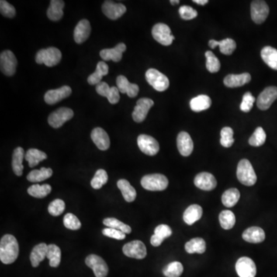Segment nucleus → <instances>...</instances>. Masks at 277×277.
Here are the masks:
<instances>
[{"instance_id":"obj_50","label":"nucleus","mask_w":277,"mask_h":277,"mask_svg":"<svg viewBox=\"0 0 277 277\" xmlns=\"http://www.w3.org/2000/svg\"><path fill=\"white\" fill-rule=\"evenodd\" d=\"M63 224H64L65 227L71 230H80L81 228V223H80V219L73 213H67L64 216Z\"/></svg>"},{"instance_id":"obj_4","label":"nucleus","mask_w":277,"mask_h":277,"mask_svg":"<svg viewBox=\"0 0 277 277\" xmlns=\"http://www.w3.org/2000/svg\"><path fill=\"white\" fill-rule=\"evenodd\" d=\"M141 185L146 190L163 191L168 186L169 181L163 174H150L142 178Z\"/></svg>"},{"instance_id":"obj_36","label":"nucleus","mask_w":277,"mask_h":277,"mask_svg":"<svg viewBox=\"0 0 277 277\" xmlns=\"http://www.w3.org/2000/svg\"><path fill=\"white\" fill-rule=\"evenodd\" d=\"M117 186L123 194V198L128 202H132L136 199V191L134 187L132 186L129 181L126 180H119L117 182Z\"/></svg>"},{"instance_id":"obj_12","label":"nucleus","mask_w":277,"mask_h":277,"mask_svg":"<svg viewBox=\"0 0 277 277\" xmlns=\"http://www.w3.org/2000/svg\"><path fill=\"white\" fill-rule=\"evenodd\" d=\"M270 13V8L265 1L255 0L251 3V18L255 23L265 22Z\"/></svg>"},{"instance_id":"obj_27","label":"nucleus","mask_w":277,"mask_h":277,"mask_svg":"<svg viewBox=\"0 0 277 277\" xmlns=\"http://www.w3.org/2000/svg\"><path fill=\"white\" fill-rule=\"evenodd\" d=\"M209 46L211 49H215L216 46H219V50L223 54L231 55L236 48V42L233 39H223L222 41H216L214 39H211L209 42Z\"/></svg>"},{"instance_id":"obj_34","label":"nucleus","mask_w":277,"mask_h":277,"mask_svg":"<svg viewBox=\"0 0 277 277\" xmlns=\"http://www.w3.org/2000/svg\"><path fill=\"white\" fill-rule=\"evenodd\" d=\"M185 250L189 254H203L206 250V242L199 237L192 239L185 243Z\"/></svg>"},{"instance_id":"obj_33","label":"nucleus","mask_w":277,"mask_h":277,"mask_svg":"<svg viewBox=\"0 0 277 277\" xmlns=\"http://www.w3.org/2000/svg\"><path fill=\"white\" fill-rule=\"evenodd\" d=\"M261 57L268 67L277 70V50L272 46H265L261 50Z\"/></svg>"},{"instance_id":"obj_15","label":"nucleus","mask_w":277,"mask_h":277,"mask_svg":"<svg viewBox=\"0 0 277 277\" xmlns=\"http://www.w3.org/2000/svg\"><path fill=\"white\" fill-rule=\"evenodd\" d=\"M277 99V87H267L257 98V107L261 110H267Z\"/></svg>"},{"instance_id":"obj_8","label":"nucleus","mask_w":277,"mask_h":277,"mask_svg":"<svg viewBox=\"0 0 277 277\" xmlns=\"http://www.w3.org/2000/svg\"><path fill=\"white\" fill-rule=\"evenodd\" d=\"M17 60L10 50H5L0 55V69L4 75L12 77L15 74Z\"/></svg>"},{"instance_id":"obj_9","label":"nucleus","mask_w":277,"mask_h":277,"mask_svg":"<svg viewBox=\"0 0 277 277\" xmlns=\"http://www.w3.org/2000/svg\"><path fill=\"white\" fill-rule=\"evenodd\" d=\"M123 252L126 257L137 260H143L147 254L146 246L140 240H133L126 243L123 247Z\"/></svg>"},{"instance_id":"obj_18","label":"nucleus","mask_w":277,"mask_h":277,"mask_svg":"<svg viewBox=\"0 0 277 277\" xmlns=\"http://www.w3.org/2000/svg\"><path fill=\"white\" fill-rule=\"evenodd\" d=\"M102 10L106 17L112 20H116L126 12V7L123 4L105 1L102 6Z\"/></svg>"},{"instance_id":"obj_40","label":"nucleus","mask_w":277,"mask_h":277,"mask_svg":"<svg viewBox=\"0 0 277 277\" xmlns=\"http://www.w3.org/2000/svg\"><path fill=\"white\" fill-rule=\"evenodd\" d=\"M52 187L49 184L44 185H39V184H34L28 188L27 192L31 196H33L38 199L46 197V195L51 192Z\"/></svg>"},{"instance_id":"obj_46","label":"nucleus","mask_w":277,"mask_h":277,"mask_svg":"<svg viewBox=\"0 0 277 277\" xmlns=\"http://www.w3.org/2000/svg\"><path fill=\"white\" fill-rule=\"evenodd\" d=\"M206 58V69L211 73H217L220 70V62L219 59L211 51L205 53Z\"/></svg>"},{"instance_id":"obj_16","label":"nucleus","mask_w":277,"mask_h":277,"mask_svg":"<svg viewBox=\"0 0 277 277\" xmlns=\"http://www.w3.org/2000/svg\"><path fill=\"white\" fill-rule=\"evenodd\" d=\"M71 93L72 89L69 86H63L56 90L47 91L44 95L45 102L49 105H54L70 96Z\"/></svg>"},{"instance_id":"obj_21","label":"nucleus","mask_w":277,"mask_h":277,"mask_svg":"<svg viewBox=\"0 0 277 277\" xmlns=\"http://www.w3.org/2000/svg\"><path fill=\"white\" fill-rule=\"evenodd\" d=\"M126 45L120 43L112 49H104L101 50L99 55L101 58L105 61L112 60L114 62H119L123 58V53L126 51Z\"/></svg>"},{"instance_id":"obj_51","label":"nucleus","mask_w":277,"mask_h":277,"mask_svg":"<svg viewBox=\"0 0 277 277\" xmlns=\"http://www.w3.org/2000/svg\"><path fill=\"white\" fill-rule=\"evenodd\" d=\"M256 99L251 92H246L243 96V100L240 104V110L244 112H249L254 106Z\"/></svg>"},{"instance_id":"obj_30","label":"nucleus","mask_w":277,"mask_h":277,"mask_svg":"<svg viewBox=\"0 0 277 277\" xmlns=\"http://www.w3.org/2000/svg\"><path fill=\"white\" fill-rule=\"evenodd\" d=\"M65 2L62 0H52L47 10V16L50 20L59 21L63 18Z\"/></svg>"},{"instance_id":"obj_14","label":"nucleus","mask_w":277,"mask_h":277,"mask_svg":"<svg viewBox=\"0 0 277 277\" xmlns=\"http://www.w3.org/2000/svg\"><path fill=\"white\" fill-rule=\"evenodd\" d=\"M154 105V102L149 98H141L136 102L132 116L136 123H142L146 119L149 111Z\"/></svg>"},{"instance_id":"obj_57","label":"nucleus","mask_w":277,"mask_h":277,"mask_svg":"<svg viewBox=\"0 0 277 277\" xmlns=\"http://www.w3.org/2000/svg\"><path fill=\"white\" fill-rule=\"evenodd\" d=\"M193 2L198 4V5H204L207 4L209 1L208 0H193Z\"/></svg>"},{"instance_id":"obj_32","label":"nucleus","mask_w":277,"mask_h":277,"mask_svg":"<svg viewBox=\"0 0 277 277\" xmlns=\"http://www.w3.org/2000/svg\"><path fill=\"white\" fill-rule=\"evenodd\" d=\"M211 104H212V100L206 95H199L194 97L189 102L191 109L196 112L206 110L210 107Z\"/></svg>"},{"instance_id":"obj_45","label":"nucleus","mask_w":277,"mask_h":277,"mask_svg":"<svg viewBox=\"0 0 277 277\" xmlns=\"http://www.w3.org/2000/svg\"><path fill=\"white\" fill-rule=\"evenodd\" d=\"M108 174L105 170L100 169L97 170L95 176L91 181V185L95 189H99L102 188V185H105L108 182Z\"/></svg>"},{"instance_id":"obj_49","label":"nucleus","mask_w":277,"mask_h":277,"mask_svg":"<svg viewBox=\"0 0 277 277\" xmlns=\"http://www.w3.org/2000/svg\"><path fill=\"white\" fill-rule=\"evenodd\" d=\"M65 209H66V204L64 201L56 199L50 202L48 207V211L52 216H58L64 212Z\"/></svg>"},{"instance_id":"obj_19","label":"nucleus","mask_w":277,"mask_h":277,"mask_svg":"<svg viewBox=\"0 0 277 277\" xmlns=\"http://www.w3.org/2000/svg\"><path fill=\"white\" fill-rule=\"evenodd\" d=\"M97 93L106 97L111 104H116L120 99L119 91L117 87H110L106 83L101 82L95 87Z\"/></svg>"},{"instance_id":"obj_48","label":"nucleus","mask_w":277,"mask_h":277,"mask_svg":"<svg viewBox=\"0 0 277 277\" xmlns=\"http://www.w3.org/2000/svg\"><path fill=\"white\" fill-rule=\"evenodd\" d=\"M221 139H220V143L223 147L229 148L234 143V139H233V130L232 128L226 127L223 128L221 130Z\"/></svg>"},{"instance_id":"obj_13","label":"nucleus","mask_w":277,"mask_h":277,"mask_svg":"<svg viewBox=\"0 0 277 277\" xmlns=\"http://www.w3.org/2000/svg\"><path fill=\"white\" fill-rule=\"evenodd\" d=\"M236 271L240 277H255L257 275V267L252 259L243 257L237 260Z\"/></svg>"},{"instance_id":"obj_22","label":"nucleus","mask_w":277,"mask_h":277,"mask_svg":"<svg viewBox=\"0 0 277 277\" xmlns=\"http://www.w3.org/2000/svg\"><path fill=\"white\" fill-rule=\"evenodd\" d=\"M91 138L95 146L102 151L107 150L110 146V140L107 133L100 127H96L91 133Z\"/></svg>"},{"instance_id":"obj_2","label":"nucleus","mask_w":277,"mask_h":277,"mask_svg":"<svg viewBox=\"0 0 277 277\" xmlns=\"http://www.w3.org/2000/svg\"><path fill=\"white\" fill-rule=\"evenodd\" d=\"M236 177L242 184L247 186L254 185L257 181V174L254 171V167L247 159H243L239 163L236 170Z\"/></svg>"},{"instance_id":"obj_54","label":"nucleus","mask_w":277,"mask_h":277,"mask_svg":"<svg viewBox=\"0 0 277 277\" xmlns=\"http://www.w3.org/2000/svg\"><path fill=\"white\" fill-rule=\"evenodd\" d=\"M102 234L107 236L109 238L115 239V240H123L126 238V233L120 230H116L113 228H105L102 230Z\"/></svg>"},{"instance_id":"obj_26","label":"nucleus","mask_w":277,"mask_h":277,"mask_svg":"<svg viewBox=\"0 0 277 277\" xmlns=\"http://www.w3.org/2000/svg\"><path fill=\"white\" fill-rule=\"evenodd\" d=\"M243 239L250 243H260L265 240L266 234L262 228L252 226L243 233Z\"/></svg>"},{"instance_id":"obj_25","label":"nucleus","mask_w":277,"mask_h":277,"mask_svg":"<svg viewBox=\"0 0 277 277\" xmlns=\"http://www.w3.org/2000/svg\"><path fill=\"white\" fill-rule=\"evenodd\" d=\"M250 81H251V76L250 73H244L238 75L230 74L226 76L223 80V83L224 85L229 88H236V87H243Z\"/></svg>"},{"instance_id":"obj_3","label":"nucleus","mask_w":277,"mask_h":277,"mask_svg":"<svg viewBox=\"0 0 277 277\" xmlns=\"http://www.w3.org/2000/svg\"><path fill=\"white\" fill-rule=\"evenodd\" d=\"M61 59V51L56 47L40 50L36 56V62L38 64H45L49 67H55L59 64Z\"/></svg>"},{"instance_id":"obj_53","label":"nucleus","mask_w":277,"mask_h":277,"mask_svg":"<svg viewBox=\"0 0 277 277\" xmlns=\"http://www.w3.org/2000/svg\"><path fill=\"white\" fill-rule=\"evenodd\" d=\"M0 12L3 16L7 18H13L15 15V9L13 5L5 0H1L0 2Z\"/></svg>"},{"instance_id":"obj_44","label":"nucleus","mask_w":277,"mask_h":277,"mask_svg":"<svg viewBox=\"0 0 277 277\" xmlns=\"http://www.w3.org/2000/svg\"><path fill=\"white\" fill-rule=\"evenodd\" d=\"M103 224L107 227L120 230L126 234H129L132 232L131 227L129 225L125 224L116 218H105L103 220Z\"/></svg>"},{"instance_id":"obj_47","label":"nucleus","mask_w":277,"mask_h":277,"mask_svg":"<svg viewBox=\"0 0 277 277\" xmlns=\"http://www.w3.org/2000/svg\"><path fill=\"white\" fill-rule=\"evenodd\" d=\"M267 139V135L262 127H258L256 129L254 134L252 135L251 137L249 140V143L252 146H260L264 145Z\"/></svg>"},{"instance_id":"obj_31","label":"nucleus","mask_w":277,"mask_h":277,"mask_svg":"<svg viewBox=\"0 0 277 277\" xmlns=\"http://www.w3.org/2000/svg\"><path fill=\"white\" fill-rule=\"evenodd\" d=\"M25 155H26V153H25V151L22 147H17V148L15 149L13 155H12V170H13L14 174L18 177H21L22 175V172H23L24 167L22 161H23V159L25 158Z\"/></svg>"},{"instance_id":"obj_43","label":"nucleus","mask_w":277,"mask_h":277,"mask_svg":"<svg viewBox=\"0 0 277 277\" xmlns=\"http://www.w3.org/2000/svg\"><path fill=\"white\" fill-rule=\"evenodd\" d=\"M163 273L166 277H180L184 273V266L177 261L170 263L164 267Z\"/></svg>"},{"instance_id":"obj_39","label":"nucleus","mask_w":277,"mask_h":277,"mask_svg":"<svg viewBox=\"0 0 277 277\" xmlns=\"http://www.w3.org/2000/svg\"><path fill=\"white\" fill-rule=\"evenodd\" d=\"M240 198V192L236 188H231L223 192L222 195V202L226 207H233L238 202Z\"/></svg>"},{"instance_id":"obj_35","label":"nucleus","mask_w":277,"mask_h":277,"mask_svg":"<svg viewBox=\"0 0 277 277\" xmlns=\"http://www.w3.org/2000/svg\"><path fill=\"white\" fill-rule=\"evenodd\" d=\"M108 73H109L108 65L104 62H99L97 64L95 73H92L88 77L89 84L91 85H98L99 83L102 82L101 80H102V77L107 75Z\"/></svg>"},{"instance_id":"obj_28","label":"nucleus","mask_w":277,"mask_h":277,"mask_svg":"<svg viewBox=\"0 0 277 277\" xmlns=\"http://www.w3.org/2000/svg\"><path fill=\"white\" fill-rule=\"evenodd\" d=\"M202 216V209L197 204H193L187 207L184 213V220L187 225H191L197 222Z\"/></svg>"},{"instance_id":"obj_42","label":"nucleus","mask_w":277,"mask_h":277,"mask_svg":"<svg viewBox=\"0 0 277 277\" xmlns=\"http://www.w3.org/2000/svg\"><path fill=\"white\" fill-rule=\"evenodd\" d=\"M219 223L224 230H231L236 223V216L230 210H223L219 213Z\"/></svg>"},{"instance_id":"obj_10","label":"nucleus","mask_w":277,"mask_h":277,"mask_svg":"<svg viewBox=\"0 0 277 277\" xmlns=\"http://www.w3.org/2000/svg\"><path fill=\"white\" fill-rule=\"evenodd\" d=\"M87 267L92 269L95 277H105L109 272L107 264L103 259L95 254H91L86 259Z\"/></svg>"},{"instance_id":"obj_17","label":"nucleus","mask_w":277,"mask_h":277,"mask_svg":"<svg viewBox=\"0 0 277 277\" xmlns=\"http://www.w3.org/2000/svg\"><path fill=\"white\" fill-rule=\"evenodd\" d=\"M194 184L195 186L202 190L211 191L216 188L217 181L213 174L202 172L197 174L195 177Z\"/></svg>"},{"instance_id":"obj_56","label":"nucleus","mask_w":277,"mask_h":277,"mask_svg":"<svg viewBox=\"0 0 277 277\" xmlns=\"http://www.w3.org/2000/svg\"><path fill=\"white\" fill-rule=\"evenodd\" d=\"M164 241V240H162V239L158 237L157 235L155 234H153V236H151V239H150V243H151L152 245L156 247H160L162 243Z\"/></svg>"},{"instance_id":"obj_55","label":"nucleus","mask_w":277,"mask_h":277,"mask_svg":"<svg viewBox=\"0 0 277 277\" xmlns=\"http://www.w3.org/2000/svg\"><path fill=\"white\" fill-rule=\"evenodd\" d=\"M172 233L173 232L171 228L168 225L166 224L159 225L154 230V234L157 235L158 237L164 240L170 237L172 235Z\"/></svg>"},{"instance_id":"obj_52","label":"nucleus","mask_w":277,"mask_h":277,"mask_svg":"<svg viewBox=\"0 0 277 277\" xmlns=\"http://www.w3.org/2000/svg\"><path fill=\"white\" fill-rule=\"evenodd\" d=\"M179 13L181 15V17L185 20H191L195 19L197 16V11L195 10L189 5H183L179 9Z\"/></svg>"},{"instance_id":"obj_7","label":"nucleus","mask_w":277,"mask_h":277,"mask_svg":"<svg viewBox=\"0 0 277 277\" xmlns=\"http://www.w3.org/2000/svg\"><path fill=\"white\" fill-rule=\"evenodd\" d=\"M74 116V112L70 108L61 107L50 114L48 118V123L55 129L61 127L67 121Z\"/></svg>"},{"instance_id":"obj_11","label":"nucleus","mask_w":277,"mask_h":277,"mask_svg":"<svg viewBox=\"0 0 277 277\" xmlns=\"http://www.w3.org/2000/svg\"><path fill=\"white\" fill-rule=\"evenodd\" d=\"M137 144L143 153L148 156H155L160 150V145L156 139L149 135L141 134L138 136Z\"/></svg>"},{"instance_id":"obj_58","label":"nucleus","mask_w":277,"mask_h":277,"mask_svg":"<svg viewBox=\"0 0 277 277\" xmlns=\"http://www.w3.org/2000/svg\"><path fill=\"white\" fill-rule=\"evenodd\" d=\"M170 3L172 4V5H177V4L180 3V1L179 0H171Z\"/></svg>"},{"instance_id":"obj_5","label":"nucleus","mask_w":277,"mask_h":277,"mask_svg":"<svg viewBox=\"0 0 277 277\" xmlns=\"http://www.w3.org/2000/svg\"><path fill=\"white\" fill-rule=\"evenodd\" d=\"M146 80L150 86L159 92H164L170 87V80L167 76L155 69H150L146 71Z\"/></svg>"},{"instance_id":"obj_23","label":"nucleus","mask_w":277,"mask_h":277,"mask_svg":"<svg viewBox=\"0 0 277 277\" xmlns=\"http://www.w3.org/2000/svg\"><path fill=\"white\" fill-rule=\"evenodd\" d=\"M116 85L118 90L122 93H126L130 98H134L139 93L140 88L139 86L129 82L124 76H119L116 79Z\"/></svg>"},{"instance_id":"obj_20","label":"nucleus","mask_w":277,"mask_h":277,"mask_svg":"<svg viewBox=\"0 0 277 277\" xmlns=\"http://www.w3.org/2000/svg\"><path fill=\"white\" fill-rule=\"evenodd\" d=\"M177 148L184 157H189L193 150V142L189 133L181 132L177 136Z\"/></svg>"},{"instance_id":"obj_41","label":"nucleus","mask_w":277,"mask_h":277,"mask_svg":"<svg viewBox=\"0 0 277 277\" xmlns=\"http://www.w3.org/2000/svg\"><path fill=\"white\" fill-rule=\"evenodd\" d=\"M46 258L50 260V265L52 267H58L61 262V250L55 244L48 245Z\"/></svg>"},{"instance_id":"obj_6","label":"nucleus","mask_w":277,"mask_h":277,"mask_svg":"<svg viewBox=\"0 0 277 277\" xmlns=\"http://www.w3.org/2000/svg\"><path fill=\"white\" fill-rule=\"evenodd\" d=\"M152 35L156 41L165 46H170L175 39L170 28L164 23L156 24L152 29Z\"/></svg>"},{"instance_id":"obj_37","label":"nucleus","mask_w":277,"mask_h":277,"mask_svg":"<svg viewBox=\"0 0 277 277\" xmlns=\"http://www.w3.org/2000/svg\"><path fill=\"white\" fill-rule=\"evenodd\" d=\"M53 170L50 168L42 167L40 170H34L27 175L28 181L32 183L42 182L50 178L53 176Z\"/></svg>"},{"instance_id":"obj_1","label":"nucleus","mask_w":277,"mask_h":277,"mask_svg":"<svg viewBox=\"0 0 277 277\" xmlns=\"http://www.w3.org/2000/svg\"><path fill=\"white\" fill-rule=\"evenodd\" d=\"M19 243L15 236L6 234L0 241V260L4 264H12L19 256Z\"/></svg>"},{"instance_id":"obj_29","label":"nucleus","mask_w":277,"mask_h":277,"mask_svg":"<svg viewBox=\"0 0 277 277\" xmlns=\"http://www.w3.org/2000/svg\"><path fill=\"white\" fill-rule=\"evenodd\" d=\"M48 245L46 243H39L32 249L30 254V261L33 267H37L47 255Z\"/></svg>"},{"instance_id":"obj_38","label":"nucleus","mask_w":277,"mask_h":277,"mask_svg":"<svg viewBox=\"0 0 277 277\" xmlns=\"http://www.w3.org/2000/svg\"><path fill=\"white\" fill-rule=\"evenodd\" d=\"M47 159V155L44 152L37 149H30L25 155V160L29 163V167H36L40 162Z\"/></svg>"},{"instance_id":"obj_24","label":"nucleus","mask_w":277,"mask_h":277,"mask_svg":"<svg viewBox=\"0 0 277 277\" xmlns=\"http://www.w3.org/2000/svg\"><path fill=\"white\" fill-rule=\"evenodd\" d=\"M91 32V23L87 19H82L79 22L74 29V40L78 44H81L87 41Z\"/></svg>"}]
</instances>
